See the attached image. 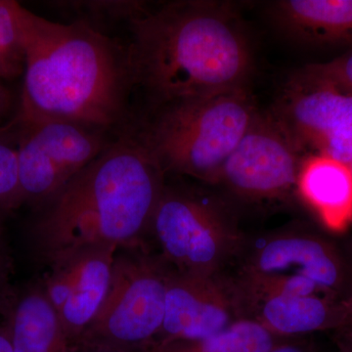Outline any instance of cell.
<instances>
[{
	"mask_svg": "<svg viewBox=\"0 0 352 352\" xmlns=\"http://www.w3.org/2000/svg\"><path fill=\"white\" fill-rule=\"evenodd\" d=\"M11 259L6 241L0 229V322L6 318L14 289L10 284Z\"/></svg>",
	"mask_w": 352,
	"mask_h": 352,
	"instance_id": "21",
	"label": "cell"
},
{
	"mask_svg": "<svg viewBox=\"0 0 352 352\" xmlns=\"http://www.w3.org/2000/svg\"><path fill=\"white\" fill-rule=\"evenodd\" d=\"M0 352H14L6 321L0 322Z\"/></svg>",
	"mask_w": 352,
	"mask_h": 352,
	"instance_id": "25",
	"label": "cell"
},
{
	"mask_svg": "<svg viewBox=\"0 0 352 352\" xmlns=\"http://www.w3.org/2000/svg\"><path fill=\"white\" fill-rule=\"evenodd\" d=\"M285 339L258 322L241 319L210 337L168 342L150 352H268Z\"/></svg>",
	"mask_w": 352,
	"mask_h": 352,
	"instance_id": "17",
	"label": "cell"
},
{
	"mask_svg": "<svg viewBox=\"0 0 352 352\" xmlns=\"http://www.w3.org/2000/svg\"><path fill=\"white\" fill-rule=\"evenodd\" d=\"M71 352H127L113 347L102 346V344L80 342L75 346H71Z\"/></svg>",
	"mask_w": 352,
	"mask_h": 352,
	"instance_id": "24",
	"label": "cell"
},
{
	"mask_svg": "<svg viewBox=\"0 0 352 352\" xmlns=\"http://www.w3.org/2000/svg\"><path fill=\"white\" fill-rule=\"evenodd\" d=\"M289 82L324 85L352 95V50L329 62L307 65Z\"/></svg>",
	"mask_w": 352,
	"mask_h": 352,
	"instance_id": "20",
	"label": "cell"
},
{
	"mask_svg": "<svg viewBox=\"0 0 352 352\" xmlns=\"http://www.w3.org/2000/svg\"><path fill=\"white\" fill-rule=\"evenodd\" d=\"M245 239L226 201L201 187L166 182L147 244L178 272L214 276L231 267Z\"/></svg>",
	"mask_w": 352,
	"mask_h": 352,
	"instance_id": "5",
	"label": "cell"
},
{
	"mask_svg": "<svg viewBox=\"0 0 352 352\" xmlns=\"http://www.w3.org/2000/svg\"><path fill=\"white\" fill-rule=\"evenodd\" d=\"M173 270L147 243L120 248L105 300L78 344L151 351L163 327Z\"/></svg>",
	"mask_w": 352,
	"mask_h": 352,
	"instance_id": "7",
	"label": "cell"
},
{
	"mask_svg": "<svg viewBox=\"0 0 352 352\" xmlns=\"http://www.w3.org/2000/svg\"><path fill=\"white\" fill-rule=\"evenodd\" d=\"M17 122L21 200L34 208L56 194L113 140L109 132L65 120Z\"/></svg>",
	"mask_w": 352,
	"mask_h": 352,
	"instance_id": "8",
	"label": "cell"
},
{
	"mask_svg": "<svg viewBox=\"0 0 352 352\" xmlns=\"http://www.w3.org/2000/svg\"><path fill=\"white\" fill-rule=\"evenodd\" d=\"M19 124H0V217L22 205L19 185Z\"/></svg>",
	"mask_w": 352,
	"mask_h": 352,
	"instance_id": "19",
	"label": "cell"
},
{
	"mask_svg": "<svg viewBox=\"0 0 352 352\" xmlns=\"http://www.w3.org/2000/svg\"><path fill=\"white\" fill-rule=\"evenodd\" d=\"M303 157L273 116L258 111L224 164L217 186L245 203L287 201L298 193Z\"/></svg>",
	"mask_w": 352,
	"mask_h": 352,
	"instance_id": "9",
	"label": "cell"
},
{
	"mask_svg": "<svg viewBox=\"0 0 352 352\" xmlns=\"http://www.w3.org/2000/svg\"><path fill=\"white\" fill-rule=\"evenodd\" d=\"M270 12L277 27L298 43L352 46V0H279Z\"/></svg>",
	"mask_w": 352,
	"mask_h": 352,
	"instance_id": "15",
	"label": "cell"
},
{
	"mask_svg": "<svg viewBox=\"0 0 352 352\" xmlns=\"http://www.w3.org/2000/svg\"><path fill=\"white\" fill-rule=\"evenodd\" d=\"M4 321L14 352H71L63 325L41 280L14 289Z\"/></svg>",
	"mask_w": 352,
	"mask_h": 352,
	"instance_id": "16",
	"label": "cell"
},
{
	"mask_svg": "<svg viewBox=\"0 0 352 352\" xmlns=\"http://www.w3.org/2000/svg\"><path fill=\"white\" fill-rule=\"evenodd\" d=\"M296 192L327 230L340 234L352 226V168L349 164L325 155L305 156Z\"/></svg>",
	"mask_w": 352,
	"mask_h": 352,
	"instance_id": "14",
	"label": "cell"
},
{
	"mask_svg": "<svg viewBox=\"0 0 352 352\" xmlns=\"http://www.w3.org/2000/svg\"><path fill=\"white\" fill-rule=\"evenodd\" d=\"M134 88L153 111L175 102L248 88L249 36L229 1L183 0L150 7L129 25Z\"/></svg>",
	"mask_w": 352,
	"mask_h": 352,
	"instance_id": "2",
	"label": "cell"
},
{
	"mask_svg": "<svg viewBox=\"0 0 352 352\" xmlns=\"http://www.w3.org/2000/svg\"><path fill=\"white\" fill-rule=\"evenodd\" d=\"M25 53L16 119L65 120L118 134L135 122L127 48L80 22L58 23L18 10Z\"/></svg>",
	"mask_w": 352,
	"mask_h": 352,
	"instance_id": "1",
	"label": "cell"
},
{
	"mask_svg": "<svg viewBox=\"0 0 352 352\" xmlns=\"http://www.w3.org/2000/svg\"><path fill=\"white\" fill-rule=\"evenodd\" d=\"M119 249L112 245H88L45 266L41 284L63 325L69 346L82 340L103 305Z\"/></svg>",
	"mask_w": 352,
	"mask_h": 352,
	"instance_id": "11",
	"label": "cell"
},
{
	"mask_svg": "<svg viewBox=\"0 0 352 352\" xmlns=\"http://www.w3.org/2000/svg\"><path fill=\"white\" fill-rule=\"evenodd\" d=\"M268 352H321L311 339L307 337L287 338Z\"/></svg>",
	"mask_w": 352,
	"mask_h": 352,
	"instance_id": "22",
	"label": "cell"
},
{
	"mask_svg": "<svg viewBox=\"0 0 352 352\" xmlns=\"http://www.w3.org/2000/svg\"><path fill=\"white\" fill-rule=\"evenodd\" d=\"M51 6L62 15L71 18V22H80L106 34L108 28L126 24L140 17L151 7L139 0H69L52 1Z\"/></svg>",
	"mask_w": 352,
	"mask_h": 352,
	"instance_id": "18",
	"label": "cell"
},
{
	"mask_svg": "<svg viewBox=\"0 0 352 352\" xmlns=\"http://www.w3.org/2000/svg\"><path fill=\"white\" fill-rule=\"evenodd\" d=\"M241 319L245 318L239 302L224 273L201 276L173 270L163 327L154 347L210 337Z\"/></svg>",
	"mask_w": 352,
	"mask_h": 352,
	"instance_id": "12",
	"label": "cell"
},
{
	"mask_svg": "<svg viewBox=\"0 0 352 352\" xmlns=\"http://www.w3.org/2000/svg\"><path fill=\"white\" fill-rule=\"evenodd\" d=\"M226 274L251 291L326 296L344 300L352 293V271L332 241L302 229L247 239Z\"/></svg>",
	"mask_w": 352,
	"mask_h": 352,
	"instance_id": "6",
	"label": "cell"
},
{
	"mask_svg": "<svg viewBox=\"0 0 352 352\" xmlns=\"http://www.w3.org/2000/svg\"><path fill=\"white\" fill-rule=\"evenodd\" d=\"M340 352H352V347H340Z\"/></svg>",
	"mask_w": 352,
	"mask_h": 352,
	"instance_id": "27",
	"label": "cell"
},
{
	"mask_svg": "<svg viewBox=\"0 0 352 352\" xmlns=\"http://www.w3.org/2000/svg\"><path fill=\"white\" fill-rule=\"evenodd\" d=\"M154 112L132 129L166 175L189 176L217 186L258 109L249 88H242L175 102Z\"/></svg>",
	"mask_w": 352,
	"mask_h": 352,
	"instance_id": "4",
	"label": "cell"
},
{
	"mask_svg": "<svg viewBox=\"0 0 352 352\" xmlns=\"http://www.w3.org/2000/svg\"><path fill=\"white\" fill-rule=\"evenodd\" d=\"M166 173L132 127L118 134L94 161L34 208L29 242L47 265L88 245L147 243Z\"/></svg>",
	"mask_w": 352,
	"mask_h": 352,
	"instance_id": "3",
	"label": "cell"
},
{
	"mask_svg": "<svg viewBox=\"0 0 352 352\" xmlns=\"http://www.w3.org/2000/svg\"><path fill=\"white\" fill-rule=\"evenodd\" d=\"M335 333L340 347H352V293L344 300V319Z\"/></svg>",
	"mask_w": 352,
	"mask_h": 352,
	"instance_id": "23",
	"label": "cell"
},
{
	"mask_svg": "<svg viewBox=\"0 0 352 352\" xmlns=\"http://www.w3.org/2000/svg\"><path fill=\"white\" fill-rule=\"evenodd\" d=\"M10 101V94L7 91L6 88L0 83V120L6 116L7 111H8Z\"/></svg>",
	"mask_w": 352,
	"mask_h": 352,
	"instance_id": "26",
	"label": "cell"
},
{
	"mask_svg": "<svg viewBox=\"0 0 352 352\" xmlns=\"http://www.w3.org/2000/svg\"><path fill=\"white\" fill-rule=\"evenodd\" d=\"M230 282L243 317L258 322L279 337H307L326 331L335 332L342 325L346 300L326 296L251 291Z\"/></svg>",
	"mask_w": 352,
	"mask_h": 352,
	"instance_id": "13",
	"label": "cell"
},
{
	"mask_svg": "<svg viewBox=\"0 0 352 352\" xmlns=\"http://www.w3.org/2000/svg\"><path fill=\"white\" fill-rule=\"evenodd\" d=\"M270 113L302 154L325 155L352 168L351 94L289 82Z\"/></svg>",
	"mask_w": 352,
	"mask_h": 352,
	"instance_id": "10",
	"label": "cell"
}]
</instances>
